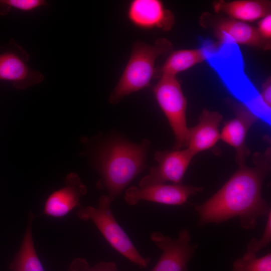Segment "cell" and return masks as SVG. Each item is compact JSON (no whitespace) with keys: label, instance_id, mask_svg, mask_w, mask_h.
I'll list each match as a JSON object with an SVG mask.
<instances>
[{"label":"cell","instance_id":"obj_8","mask_svg":"<svg viewBox=\"0 0 271 271\" xmlns=\"http://www.w3.org/2000/svg\"><path fill=\"white\" fill-rule=\"evenodd\" d=\"M150 237L162 250L151 271H188V262L197 246L190 243L191 235L187 228L181 229L175 239L158 231L151 233Z\"/></svg>","mask_w":271,"mask_h":271},{"label":"cell","instance_id":"obj_23","mask_svg":"<svg viewBox=\"0 0 271 271\" xmlns=\"http://www.w3.org/2000/svg\"><path fill=\"white\" fill-rule=\"evenodd\" d=\"M257 30L264 40L270 41L271 39V15L269 14L261 19L258 23Z\"/></svg>","mask_w":271,"mask_h":271},{"label":"cell","instance_id":"obj_1","mask_svg":"<svg viewBox=\"0 0 271 271\" xmlns=\"http://www.w3.org/2000/svg\"><path fill=\"white\" fill-rule=\"evenodd\" d=\"M254 166H239L224 185L204 203L195 205L200 225L219 223L238 217L244 229L254 228L257 219L270 212L262 197L263 181L270 170V148L263 153H255Z\"/></svg>","mask_w":271,"mask_h":271},{"label":"cell","instance_id":"obj_21","mask_svg":"<svg viewBox=\"0 0 271 271\" xmlns=\"http://www.w3.org/2000/svg\"><path fill=\"white\" fill-rule=\"evenodd\" d=\"M267 220L262 236L259 239L252 238L247 246V251L256 254L266 246L271 241V212L266 216Z\"/></svg>","mask_w":271,"mask_h":271},{"label":"cell","instance_id":"obj_18","mask_svg":"<svg viewBox=\"0 0 271 271\" xmlns=\"http://www.w3.org/2000/svg\"><path fill=\"white\" fill-rule=\"evenodd\" d=\"M33 217L31 212L22 244L11 265L13 271H45L37 254L33 239L31 226Z\"/></svg>","mask_w":271,"mask_h":271},{"label":"cell","instance_id":"obj_22","mask_svg":"<svg viewBox=\"0 0 271 271\" xmlns=\"http://www.w3.org/2000/svg\"><path fill=\"white\" fill-rule=\"evenodd\" d=\"M81 261L83 271H117L116 264L112 261L99 262L92 267L85 259L82 258Z\"/></svg>","mask_w":271,"mask_h":271},{"label":"cell","instance_id":"obj_24","mask_svg":"<svg viewBox=\"0 0 271 271\" xmlns=\"http://www.w3.org/2000/svg\"><path fill=\"white\" fill-rule=\"evenodd\" d=\"M260 99L263 104L268 109L271 107V79L268 77L262 84L259 93Z\"/></svg>","mask_w":271,"mask_h":271},{"label":"cell","instance_id":"obj_11","mask_svg":"<svg viewBox=\"0 0 271 271\" xmlns=\"http://www.w3.org/2000/svg\"><path fill=\"white\" fill-rule=\"evenodd\" d=\"M202 187L190 185L157 184L141 187L132 186L124 193V198L129 205L144 200L169 205L184 204L189 198L203 191Z\"/></svg>","mask_w":271,"mask_h":271},{"label":"cell","instance_id":"obj_2","mask_svg":"<svg viewBox=\"0 0 271 271\" xmlns=\"http://www.w3.org/2000/svg\"><path fill=\"white\" fill-rule=\"evenodd\" d=\"M150 146L151 142L147 139L143 140L140 143H133L115 139L96 151L94 160L100 176L96 186L106 191L111 202L145 170Z\"/></svg>","mask_w":271,"mask_h":271},{"label":"cell","instance_id":"obj_3","mask_svg":"<svg viewBox=\"0 0 271 271\" xmlns=\"http://www.w3.org/2000/svg\"><path fill=\"white\" fill-rule=\"evenodd\" d=\"M206 59L222 83L241 103L254 113L267 108L262 103L253 84L244 71V63L238 45L205 42Z\"/></svg>","mask_w":271,"mask_h":271},{"label":"cell","instance_id":"obj_25","mask_svg":"<svg viewBox=\"0 0 271 271\" xmlns=\"http://www.w3.org/2000/svg\"><path fill=\"white\" fill-rule=\"evenodd\" d=\"M82 258H76L70 266L69 271H83L82 266Z\"/></svg>","mask_w":271,"mask_h":271},{"label":"cell","instance_id":"obj_20","mask_svg":"<svg viewBox=\"0 0 271 271\" xmlns=\"http://www.w3.org/2000/svg\"><path fill=\"white\" fill-rule=\"evenodd\" d=\"M48 5L44 0H0V16L8 15L12 9L28 12Z\"/></svg>","mask_w":271,"mask_h":271},{"label":"cell","instance_id":"obj_5","mask_svg":"<svg viewBox=\"0 0 271 271\" xmlns=\"http://www.w3.org/2000/svg\"><path fill=\"white\" fill-rule=\"evenodd\" d=\"M107 195L100 197L97 207L78 208L77 215L83 220H91L111 246L129 260L142 268L147 267L149 258L140 254L125 232L115 219Z\"/></svg>","mask_w":271,"mask_h":271},{"label":"cell","instance_id":"obj_10","mask_svg":"<svg viewBox=\"0 0 271 271\" xmlns=\"http://www.w3.org/2000/svg\"><path fill=\"white\" fill-rule=\"evenodd\" d=\"M228 103L235 117L226 122L220 132V140L233 148L235 160L238 165H245L250 150L246 144V138L252 125L258 120L257 115L242 103L228 100Z\"/></svg>","mask_w":271,"mask_h":271},{"label":"cell","instance_id":"obj_9","mask_svg":"<svg viewBox=\"0 0 271 271\" xmlns=\"http://www.w3.org/2000/svg\"><path fill=\"white\" fill-rule=\"evenodd\" d=\"M194 155L187 149L157 151L154 154L158 165L151 167L139 183L143 187L167 182L181 184Z\"/></svg>","mask_w":271,"mask_h":271},{"label":"cell","instance_id":"obj_16","mask_svg":"<svg viewBox=\"0 0 271 271\" xmlns=\"http://www.w3.org/2000/svg\"><path fill=\"white\" fill-rule=\"evenodd\" d=\"M216 13L222 12L230 18L242 22H252L270 14L271 2L266 0L219 1L213 3Z\"/></svg>","mask_w":271,"mask_h":271},{"label":"cell","instance_id":"obj_17","mask_svg":"<svg viewBox=\"0 0 271 271\" xmlns=\"http://www.w3.org/2000/svg\"><path fill=\"white\" fill-rule=\"evenodd\" d=\"M205 42L200 48L172 52L164 63L156 69V77L162 75L176 77L178 73L206 60L207 47Z\"/></svg>","mask_w":271,"mask_h":271},{"label":"cell","instance_id":"obj_13","mask_svg":"<svg viewBox=\"0 0 271 271\" xmlns=\"http://www.w3.org/2000/svg\"><path fill=\"white\" fill-rule=\"evenodd\" d=\"M218 43L241 44L268 50L270 42L263 39L257 28L248 24L229 18L215 19L210 26Z\"/></svg>","mask_w":271,"mask_h":271},{"label":"cell","instance_id":"obj_7","mask_svg":"<svg viewBox=\"0 0 271 271\" xmlns=\"http://www.w3.org/2000/svg\"><path fill=\"white\" fill-rule=\"evenodd\" d=\"M29 55L14 39L0 46V80L24 90L42 82L44 75L28 65Z\"/></svg>","mask_w":271,"mask_h":271},{"label":"cell","instance_id":"obj_6","mask_svg":"<svg viewBox=\"0 0 271 271\" xmlns=\"http://www.w3.org/2000/svg\"><path fill=\"white\" fill-rule=\"evenodd\" d=\"M153 91L174 133V150L186 148L189 129L186 121L187 99L176 77L162 75Z\"/></svg>","mask_w":271,"mask_h":271},{"label":"cell","instance_id":"obj_12","mask_svg":"<svg viewBox=\"0 0 271 271\" xmlns=\"http://www.w3.org/2000/svg\"><path fill=\"white\" fill-rule=\"evenodd\" d=\"M128 21L143 30L169 31L175 24L173 13L160 0H132L126 10Z\"/></svg>","mask_w":271,"mask_h":271},{"label":"cell","instance_id":"obj_19","mask_svg":"<svg viewBox=\"0 0 271 271\" xmlns=\"http://www.w3.org/2000/svg\"><path fill=\"white\" fill-rule=\"evenodd\" d=\"M232 271H271V253L257 257L256 254L247 251L233 262Z\"/></svg>","mask_w":271,"mask_h":271},{"label":"cell","instance_id":"obj_4","mask_svg":"<svg viewBox=\"0 0 271 271\" xmlns=\"http://www.w3.org/2000/svg\"><path fill=\"white\" fill-rule=\"evenodd\" d=\"M173 44L166 38H159L153 45L138 41L119 80L108 98L115 104L131 93L148 87L156 77L155 63L161 55L172 50Z\"/></svg>","mask_w":271,"mask_h":271},{"label":"cell","instance_id":"obj_14","mask_svg":"<svg viewBox=\"0 0 271 271\" xmlns=\"http://www.w3.org/2000/svg\"><path fill=\"white\" fill-rule=\"evenodd\" d=\"M87 191L86 186L77 173H69L65 179V186L53 192L47 198L43 214L54 217L65 216L74 208L81 207L80 198Z\"/></svg>","mask_w":271,"mask_h":271},{"label":"cell","instance_id":"obj_15","mask_svg":"<svg viewBox=\"0 0 271 271\" xmlns=\"http://www.w3.org/2000/svg\"><path fill=\"white\" fill-rule=\"evenodd\" d=\"M222 115L217 111L204 108L195 126L189 128L186 148L195 156L208 150L220 140L219 126Z\"/></svg>","mask_w":271,"mask_h":271}]
</instances>
